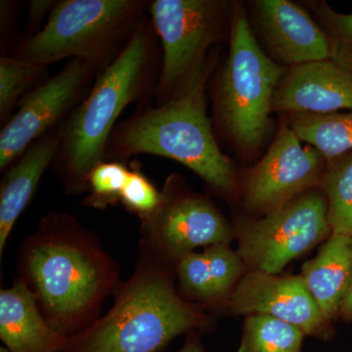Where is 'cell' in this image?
Returning a JSON list of instances; mask_svg holds the SVG:
<instances>
[{
    "label": "cell",
    "mask_w": 352,
    "mask_h": 352,
    "mask_svg": "<svg viewBox=\"0 0 352 352\" xmlns=\"http://www.w3.org/2000/svg\"><path fill=\"white\" fill-rule=\"evenodd\" d=\"M19 273L44 318L68 339L99 319L120 285L118 265L96 235L63 212L44 217L25 241Z\"/></svg>",
    "instance_id": "obj_1"
},
{
    "label": "cell",
    "mask_w": 352,
    "mask_h": 352,
    "mask_svg": "<svg viewBox=\"0 0 352 352\" xmlns=\"http://www.w3.org/2000/svg\"><path fill=\"white\" fill-rule=\"evenodd\" d=\"M222 46L210 52L198 80L179 96L160 106H138L115 127L105 161L124 162L134 155L168 157L194 171L208 192L233 210L241 207L239 164L222 151L208 115V88L222 60Z\"/></svg>",
    "instance_id": "obj_2"
},
{
    "label": "cell",
    "mask_w": 352,
    "mask_h": 352,
    "mask_svg": "<svg viewBox=\"0 0 352 352\" xmlns=\"http://www.w3.org/2000/svg\"><path fill=\"white\" fill-rule=\"evenodd\" d=\"M161 65L159 38L147 15L126 50L97 76L87 96L57 129L53 166L68 193L88 190V175L105 161L109 138L124 109L155 98Z\"/></svg>",
    "instance_id": "obj_3"
},
{
    "label": "cell",
    "mask_w": 352,
    "mask_h": 352,
    "mask_svg": "<svg viewBox=\"0 0 352 352\" xmlns=\"http://www.w3.org/2000/svg\"><path fill=\"white\" fill-rule=\"evenodd\" d=\"M175 265L139 245L135 271L115 292V302L62 352H162L176 338L215 327L206 308L175 287Z\"/></svg>",
    "instance_id": "obj_4"
},
{
    "label": "cell",
    "mask_w": 352,
    "mask_h": 352,
    "mask_svg": "<svg viewBox=\"0 0 352 352\" xmlns=\"http://www.w3.org/2000/svg\"><path fill=\"white\" fill-rule=\"evenodd\" d=\"M287 69L265 56L250 30L245 1L234 0L228 53L208 89L215 138L240 166L256 164L275 138L273 97Z\"/></svg>",
    "instance_id": "obj_5"
},
{
    "label": "cell",
    "mask_w": 352,
    "mask_h": 352,
    "mask_svg": "<svg viewBox=\"0 0 352 352\" xmlns=\"http://www.w3.org/2000/svg\"><path fill=\"white\" fill-rule=\"evenodd\" d=\"M147 0H60L41 31L20 38L10 56L48 67L80 59L99 74L126 50L144 20Z\"/></svg>",
    "instance_id": "obj_6"
},
{
    "label": "cell",
    "mask_w": 352,
    "mask_h": 352,
    "mask_svg": "<svg viewBox=\"0 0 352 352\" xmlns=\"http://www.w3.org/2000/svg\"><path fill=\"white\" fill-rule=\"evenodd\" d=\"M234 0H154L150 18L161 41L157 105L179 96L198 80L214 48L230 41Z\"/></svg>",
    "instance_id": "obj_7"
},
{
    "label": "cell",
    "mask_w": 352,
    "mask_h": 352,
    "mask_svg": "<svg viewBox=\"0 0 352 352\" xmlns=\"http://www.w3.org/2000/svg\"><path fill=\"white\" fill-rule=\"evenodd\" d=\"M326 197L308 190L263 217L233 210L231 223L237 249L248 271L282 274L289 263L302 258L332 235Z\"/></svg>",
    "instance_id": "obj_8"
},
{
    "label": "cell",
    "mask_w": 352,
    "mask_h": 352,
    "mask_svg": "<svg viewBox=\"0 0 352 352\" xmlns=\"http://www.w3.org/2000/svg\"><path fill=\"white\" fill-rule=\"evenodd\" d=\"M159 206L141 219L140 245L166 263L175 264L197 248L230 245L233 226L214 201L189 186L180 173L166 177Z\"/></svg>",
    "instance_id": "obj_9"
},
{
    "label": "cell",
    "mask_w": 352,
    "mask_h": 352,
    "mask_svg": "<svg viewBox=\"0 0 352 352\" xmlns=\"http://www.w3.org/2000/svg\"><path fill=\"white\" fill-rule=\"evenodd\" d=\"M326 157L292 131L279 115L272 142L256 164L238 170L240 212L263 217L276 212L308 190L319 188Z\"/></svg>",
    "instance_id": "obj_10"
},
{
    "label": "cell",
    "mask_w": 352,
    "mask_h": 352,
    "mask_svg": "<svg viewBox=\"0 0 352 352\" xmlns=\"http://www.w3.org/2000/svg\"><path fill=\"white\" fill-rule=\"evenodd\" d=\"M99 75L87 62L69 60L59 73L28 92L18 103V112L2 127L0 170H6L32 143L59 129Z\"/></svg>",
    "instance_id": "obj_11"
},
{
    "label": "cell",
    "mask_w": 352,
    "mask_h": 352,
    "mask_svg": "<svg viewBox=\"0 0 352 352\" xmlns=\"http://www.w3.org/2000/svg\"><path fill=\"white\" fill-rule=\"evenodd\" d=\"M245 11L254 41L273 63L289 68L330 59L323 30L300 2L248 0Z\"/></svg>",
    "instance_id": "obj_12"
},
{
    "label": "cell",
    "mask_w": 352,
    "mask_h": 352,
    "mask_svg": "<svg viewBox=\"0 0 352 352\" xmlns=\"http://www.w3.org/2000/svg\"><path fill=\"white\" fill-rule=\"evenodd\" d=\"M226 310L244 317H274L322 342H329L336 335L333 323L322 314L300 274L248 271L233 292Z\"/></svg>",
    "instance_id": "obj_13"
},
{
    "label": "cell",
    "mask_w": 352,
    "mask_h": 352,
    "mask_svg": "<svg viewBox=\"0 0 352 352\" xmlns=\"http://www.w3.org/2000/svg\"><path fill=\"white\" fill-rule=\"evenodd\" d=\"M352 111V74L333 60L287 69L275 90L273 113L327 115Z\"/></svg>",
    "instance_id": "obj_14"
},
{
    "label": "cell",
    "mask_w": 352,
    "mask_h": 352,
    "mask_svg": "<svg viewBox=\"0 0 352 352\" xmlns=\"http://www.w3.org/2000/svg\"><path fill=\"white\" fill-rule=\"evenodd\" d=\"M175 271L180 295L210 312L226 310L247 268L230 245L219 244L183 256Z\"/></svg>",
    "instance_id": "obj_15"
},
{
    "label": "cell",
    "mask_w": 352,
    "mask_h": 352,
    "mask_svg": "<svg viewBox=\"0 0 352 352\" xmlns=\"http://www.w3.org/2000/svg\"><path fill=\"white\" fill-rule=\"evenodd\" d=\"M0 339L9 352H62L69 340L44 318L20 279L0 292Z\"/></svg>",
    "instance_id": "obj_16"
},
{
    "label": "cell",
    "mask_w": 352,
    "mask_h": 352,
    "mask_svg": "<svg viewBox=\"0 0 352 352\" xmlns=\"http://www.w3.org/2000/svg\"><path fill=\"white\" fill-rule=\"evenodd\" d=\"M58 147L56 129L32 143L6 170L0 184V256L16 221L36 193L44 173L54 163Z\"/></svg>",
    "instance_id": "obj_17"
},
{
    "label": "cell",
    "mask_w": 352,
    "mask_h": 352,
    "mask_svg": "<svg viewBox=\"0 0 352 352\" xmlns=\"http://www.w3.org/2000/svg\"><path fill=\"white\" fill-rule=\"evenodd\" d=\"M300 275L324 316L337 321L352 283V237L332 233Z\"/></svg>",
    "instance_id": "obj_18"
},
{
    "label": "cell",
    "mask_w": 352,
    "mask_h": 352,
    "mask_svg": "<svg viewBox=\"0 0 352 352\" xmlns=\"http://www.w3.org/2000/svg\"><path fill=\"white\" fill-rule=\"evenodd\" d=\"M282 116L302 142L314 146L326 159L352 150V111L327 115L284 113Z\"/></svg>",
    "instance_id": "obj_19"
},
{
    "label": "cell",
    "mask_w": 352,
    "mask_h": 352,
    "mask_svg": "<svg viewBox=\"0 0 352 352\" xmlns=\"http://www.w3.org/2000/svg\"><path fill=\"white\" fill-rule=\"evenodd\" d=\"M319 189L327 200L332 233L352 237V150L326 159Z\"/></svg>",
    "instance_id": "obj_20"
},
{
    "label": "cell",
    "mask_w": 352,
    "mask_h": 352,
    "mask_svg": "<svg viewBox=\"0 0 352 352\" xmlns=\"http://www.w3.org/2000/svg\"><path fill=\"white\" fill-rule=\"evenodd\" d=\"M303 331L267 315L245 316L237 352H302Z\"/></svg>",
    "instance_id": "obj_21"
},
{
    "label": "cell",
    "mask_w": 352,
    "mask_h": 352,
    "mask_svg": "<svg viewBox=\"0 0 352 352\" xmlns=\"http://www.w3.org/2000/svg\"><path fill=\"white\" fill-rule=\"evenodd\" d=\"M47 69L8 55L0 57V124L6 126L20 98L47 80Z\"/></svg>",
    "instance_id": "obj_22"
},
{
    "label": "cell",
    "mask_w": 352,
    "mask_h": 352,
    "mask_svg": "<svg viewBox=\"0 0 352 352\" xmlns=\"http://www.w3.org/2000/svg\"><path fill=\"white\" fill-rule=\"evenodd\" d=\"M327 38L330 59L352 74V12L336 11L325 0L300 1Z\"/></svg>",
    "instance_id": "obj_23"
},
{
    "label": "cell",
    "mask_w": 352,
    "mask_h": 352,
    "mask_svg": "<svg viewBox=\"0 0 352 352\" xmlns=\"http://www.w3.org/2000/svg\"><path fill=\"white\" fill-rule=\"evenodd\" d=\"M129 166L120 161H104L88 175L89 195L83 201L87 207L105 210L117 205L129 175Z\"/></svg>",
    "instance_id": "obj_24"
},
{
    "label": "cell",
    "mask_w": 352,
    "mask_h": 352,
    "mask_svg": "<svg viewBox=\"0 0 352 352\" xmlns=\"http://www.w3.org/2000/svg\"><path fill=\"white\" fill-rule=\"evenodd\" d=\"M161 191L141 171L138 164L129 166L120 203L129 212L138 214L140 219L152 214L161 201Z\"/></svg>",
    "instance_id": "obj_25"
},
{
    "label": "cell",
    "mask_w": 352,
    "mask_h": 352,
    "mask_svg": "<svg viewBox=\"0 0 352 352\" xmlns=\"http://www.w3.org/2000/svg\"><path fill=\"white\" fill-rule=\"evenodd\" d=\"M56 3V0H32L29 2L25 36L23 38H31L41 31L39 28L43 20L46 16H50Z\"/></svg>",
    "instance_id": "obj_26"
},
{
    "label": "cell",
    "mask_w": 352,
    "mask_h": 352,
    "mask_svg": "<svg viewBox=\"0 0 352 352\" xmlns=\"http://www.w3.org/2000/svg\"><path fill=\"white\" fill-rule=\"evenodd\" d=\"M19 3L12 1H1V51L7 56V51H12L15 43L11 34L15 29L16 14Z\"/></svg>",
    "instance_id": "obj_27"
},
{
    "label": "cell",
    "mask_w": 352,
    "mask_h": 352,
    "mask_svg": "<svg viewBox=\"0 0 352 352\" xmlns=\"http://www.w3.org/2000/svg\"><path fill=\"white\" fill-rule=\"evenodd\" d=\"M178 352H206L201 340V333L194 332L186 336L184 344Z\"/></svg>",
    "instance_id": "obj_28"
},
{
    "label": "cell",
    "mask_w": 352,
    "mask_h": 352,
    "mask_svg": "<svg viewBox=\"0 0 352 352\" xmlns=\"http://www.w3.org/2000/svg\"><path fill=\"white\" fill-rule=\"evenodd\" d=\"M340 319L347 323L352 322V283L340 307Z\"/></svg>",
    "instance_id": "obj_29"
},
{
    "label": "cell",
    "mask_w": 352,
    "mask_h": 352,
    "mask_svg": "<svg viewBox=\"0 0 352 352\" xmlns=\"http://www.w3.org/2000/svg\"><path fill=\"white\" fill-rule=\"evenodd\" d=\"M0 352H9V351L6 346H2L1 349H0Z\"/></svg>",
    "instance_id": "obj_30"
}]
</instances>
